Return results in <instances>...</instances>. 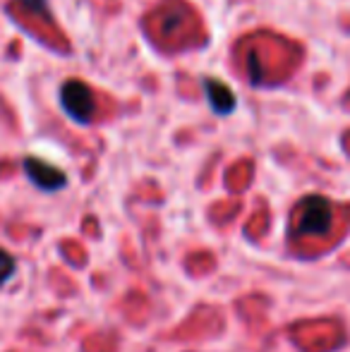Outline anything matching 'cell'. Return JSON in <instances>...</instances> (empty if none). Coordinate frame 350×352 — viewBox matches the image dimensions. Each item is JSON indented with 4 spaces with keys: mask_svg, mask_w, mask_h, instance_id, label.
I'll return each mask as SVG.
<instances>
[{
    "mask_svg": "<svg viewBox=\"0 0 350 352\" xmlns=\"http://www.w3.org/2000/svg\"><path fill=\"white\" fill-rule=\"evenodd\" d=\"M61 103L75 122L89 125L96 118V94L89 84L80 82V79H70V82L63 84Z\"/></svg>",
    "mask_w": 350,
    "mask_h": 352,
    "instance_id": "6da1fadb",
    "label": "cell"
},
{
    "mask_svg": "<svg viewBox=\"0 0 350 352\" xmlns=\"http://www.w3.org/2000/svg\"><path fill=\"white\" fill-rule=\"evenodd\" d=\"M331 223H333V211L331 204L324 197H309V199H305L298 216L300 235H312V237L327 235L331 230Z\"/></svg>",
    "mask_w": 350,
    "mask_h": 352,
    "instance_id": "7a4b0ae2",
    "label": "cell"
},
{
    "mask_svg": "<svg viewBox=\"0 0 350 352\" xmlns=\"http://www.w3.org/2000/svg\"><path fill=\"white\" fill-rule=\"evenodd\" d=\"M24 173H27V177L34 182L36 187H41V190L46 192H56L61 190V187H65L67 177L65 173L61 170V168L51 166V163L41 161V158H24Z\"/></svg>",
    "mask_w": 350,
    "mask_h": 352,
    "instance_id": "3957f363",
    "label": "cell"
},
{
    "mask_svg": "<svg viewBox=\"0 0 350 352\" xmlns=\"http://www.w3.org/2000/svg\"><path fill=\"white\" fill-rule=\"evenodd\" d=\"M204 89H206V98H209V106L214 108V113L219 116H228L235 108V96L223 82L219 79H204Z\"/></svg>",
    "mask_w": 350,
    "mask_h": 352,
    "instance_id": "277c9868",
    "label": "cell"
},
{
    "mask_svg": "<svg viewBox=\"0 0 350 352\" xmlns=\"http://www.w3.org/2000/svg\"><path fill=\"white\" fill-rule=\"evenodd\" d=\"M14 266H17V264H14L12 254H10V252H5V250H0V287H3L10 278H12Z\"/></svg>",
    "mask_w": 350,
    "mask_h": 352,
    "instance_id": "5b68a950",
    "label": "cell"
},
{
    "mask_svg": "<svg viewBox=\"0 0 350 352\" xmlns=\"http://www.w3.org/2000/svg\"><path fill=\"white\" fill-rule=\"evenodd\" d=\"M19 3H24L29 10H41L43 14H48V8H46V0H19Z\"/></svg>",
    "mask_w": 350,
    "mask_h": 352,
    "instance_id": "8992f818",
    "label": "cell"
}]
</instances>
